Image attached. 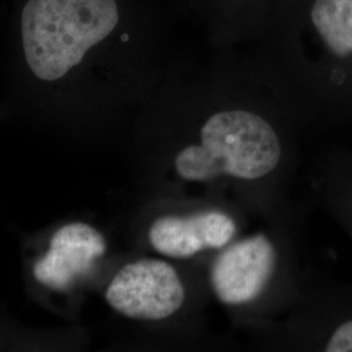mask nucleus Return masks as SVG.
Wrapping results in <instances>:
<instances>
[{
  "mask_svg": "<svg viewBox=\"0 0 352 352\" xmlns=\"http://www.w3.org/2000/svg\"><path fill=\"white\" fill-rule=\"evenodd\" d=\"M119 23L116 0H13L10 68L26 109L69 132L82 126L100 50Z\"/></svg>",
  "mask_w": 352,
  "mask_h": 352,
  "instance_id": "obj_1",
  "label": "nucleus"
},
{
  "mask_svg": "<svg viewBox=\"0 0 352 352\" xmlns=\"http://www.w3.org/2000/svg\"><path fill=\"white\" fill-rule=\"evenodd\" d=\"M107 253L106 235L88 221L71 218L47 227L24 243L29 296L51 312L75 320Z\"/></svg>",
  "mask_w": 352,
  "mask_h": 352,
  "instance_id": "obj_2",
  "label": "nucleus"
},
{
  "mask_svg": "<svg viewBox=\"0 0 352 352\" xmlns=\"http://www.w3.org/2000/svg\"><path fill=\"white\" fill-rule=\"evenodd\" d=\"M327 352H352V321L340 325L327 342Z\"/></svg>",
  "mask_w": 352,
  "mask_h": 352,
  "instance_id": "obj_8",
  "label": "nucleus"
},
{
  "mask_svg": "<svg viewBox=\"0 0 352 352\" xmlns=\"http://www.w3.org/2000/svg\"><path fill=\"white\" fill-rule=\"evenodd\" d=\"M280 158V140L264 118L245 110H225L202 124L199 142L176 154L174 171L186 182L222 176L256 180L272 174Z\"/></svg>",
  "mask_w": 352,
  "mask_h": 352,
  "instance_id": "obj_3",
  "label": "nucleus"
},
{
  "mask_svg": "<svg viewBox=\"0 0 352 352\" xmlns=\"http://www.w3.org/2000/svg\"><path fill=\"white\" fill-rule=\"evenodd\" d=\"M103 298L118 315L157 324L182 309L186 287L174 265L155 257H139L113 272L106 282Z\"/></svg>",
  "mask_w": 352,
  "mask_h": 352,
  "instance_id": "obj_4",
  "label": "nucleus"
},
{
  "mask_svg": "<svg viewBox=\"0 0 352 352\" xmlns=\"http://www.w3.org/2000/svg\"><path fill=\"white\" fill-rule=\"evenodd\" d=\"M276 264V247L263 234L234 243L217 257L210 269L217 299L226 305L253 302L273 277Z\"/></svg>",
  "mask_w": 352,
  "mask_h": 352,
  "instance_id": "obj_5",
  "label": "nucleus"
},
{
  "mask_svg": "<svg viewBox=\"0 0 352 352\" xmlns=\"http://www.w3.org/2000/svg\"><path fill=\"white\" fill-rule=\"evenodd\" d=\"M236 234L235 221L226 213L162 214L146 227L151 250L170 258H188L208 250L226 247Z\"/></svg>",
  "mask_w": 352,
  "mask_h": 352,
  "instance_id": "obj_6",
  "label": "nucleus"
},
{
  "mask_svg": "<svg viewBox=\"0 0 352 352\" xmlns=\"http://www.w3.org/2000/svg\"><path fill=\"white\" fill-rule=\"evenodd\" d=\"M311 16L330 50L340 56L352 54V0H316Z\"/></svg>",
  "mask_w": 352,
  "mask_h": 352,
  "instance_id": "obj_7",
  "label": "nucleus"
}]
</instances>
